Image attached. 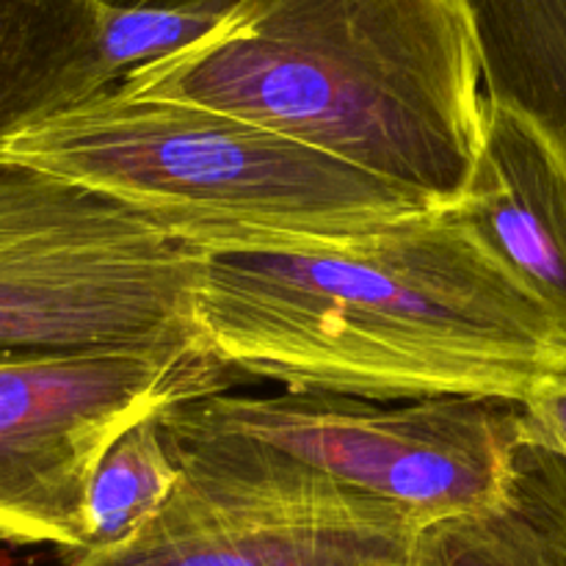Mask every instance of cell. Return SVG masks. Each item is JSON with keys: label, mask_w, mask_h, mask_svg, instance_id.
Masks as SVG:
<instances>
[{"label": "cell", "mask_w": 566, "mask_h": 566, "mask_svg": "<svg viewBox=\"0 0 566 566\" xmlns=\"http://www.w3.org/2000/svg\"><path fill=\"white\" fill-rule=\"evenodd\" d=\"M197 329L230 374L385 403H520L566 359L556 318L451 208L315 252L205 254Z\"/></svg>", "instance_id": "cell-1"}, {"label": "cell", "mask_w": 566, "mask_h": 566, "mask_svg": "<svg viewBox=\"0 0 566 566\" xmlns=\"http://www.w3.org/2000/svg\"><path fill=\"white\" fill-rule=\"evenodd\" d=\"M116 88L269 127L434 208L468 191L486 133L484 55L462 0H238Z\"/></svg>", "instance_id": "cell-2"}, {"label": "cell", "mask_w": 566, "mask_h": 566, "mask_svg": "<svg viewBox=\"0 0 566 566\" xmlns=\"http://www.w3.org/2000/svg\"><path fill=\"white\" fill-rule=\"evenodd\" d=\"M0 166L114 199L202 254L315 252L437 210L269 127L116 86L17 133Z\"/></svg>", "instance_id": "cell-3"}, {"label": "cell", "mask_w": 566, "mask_h": 566, "mask_svg": "<svg viewBox=\"0 0 566 566\" xmlns=\"http://www.w3.org/2000/svg\"><path fill=\"white\" fill-rule=\"evenodd\" d=\"M158 420L186 473L368 503L418 531L495 503L528 437L520 403L497 398L221 390L171 403Z\"/></svg>", "instance_id": "cell-4"}, {"label": "cell", "mask_w": 566, "mask_h": 566, "mask_svg": "<svg viewBox=\"0 0 566 566\" xmlns=\"http://www.w3.org/2000/svg\"><path fill=\"white\" fill-rule=\"evenodd\" d=\"M202 258L114 199L0 166V357L205 352Z\"/></svg>", "instance_id": "cell-5"}, {"label": "cell", "mask_w": 566, "mask_h": 566, "mask_svg": "<svg viewBox=\"0 0 566 566\" xmlns=\"http://www.w3.org/2000/svg\"><path fill=\"white\" fill-rule=\"evenodd\" d=\"M230 370L188 348L0 357V545L88 547V486L130 426L230 387Z\"/></svg>", "instance_id": "cell-6"}, {"label": "cell", "mask_w": 566, "mask_h": 566, "mask_svg": "<svg viewBox=\"0 0 566 566\" xmlns=\"http://www.w3.org/2000/svg\"><path fill=\"white\" fill-rule=\"evenodd\" d=\"M418 534L368 503L182 470L175 495L138 534L61 566H412Z\"/></svg>", "instance_id": "cell-7"}, {"label": "cell", "mask_w": 566, "mask_h": 566, "mask_svg": "<svg viewBox=\"0 0 566 566\" xmlns=\"http://www.w3.org/2000/svg\"><path fill=\"white\" fill-rule=\"evenodd\" d=\"M457 219L545 304L566 335V147L531 111L486 92V133Z\"/></svg>", "instance_id": "cell-8"}, {"label": "cell", "mask_w": 566, "mask_h": 566, "mask_svg": "<svg viewBox=\"0 0 566 566\" xmlns=\"http://www.w3.org/2000/svg\"><path fill=\"white\" fill-rule=\"evenodd\" d=\"M103 0H0V153L25 127L105 92Z\"/></svg>", "instance_id": "cell-9"}, {"label": "cell", "mask_w": 566, "mask_h": 566, "mask_svg": "<svg viewBox=\"0 0 566 566\" xmlns=\"http://www.w3.org/2000/svg\"><path fill=\"white\" fill-rule=\"evenodd\" d=\"M412 566H566V462L525 437L506 490L418 534Z\"/></svg>", "instance_id": "cell-10"}, {"label": "cell", "mask_w": 566, "mask_h": 566, "mask_svg": "<svg viewBox=\"0 0 566 566\" xmlns=\"http://www.w3.org/2000/svg\"><path fill=\"white\" fill-rule=\"evenodd\" d=\"M484 55L486 92L539 116L566 147V0H462Z\"/></svg>", "instance_id": "cell-11"}, {"label": "cell", "mask_w": 566, "mask_h": 566, "mask_svg": "<svg viewBox=\"0 0 566 566\" xmlns=\"http://www.w3.org/2000/svg\"><path fill=\"white\" fill-rule=\"evenodd\" d=\"M158 415L130 426L99 459L88 486L86 551L130 539L175 495L182 470L166 446Z\"/></svg>", "instance_id": "cell-12"}, {"label": "cell", "mask_w": 566, "mask_h": 566, "mask_svg": "<svg viewBox=\"0 0 566 566\" xmlns=\"http://www.w3.org/2000/svg\"><path fill=\"white\" fill-rule=\"evenodd\" d=\"M531 440L566 462V359L520 401Z\"/></svg>", "instance_id": "cell-13"}, {"label": "cell", "mask_w": 566, "mask_h": 566, "mask_svg": "<svg viewBox=\"0 0 566 566\" xmlns=\"http://www.w3.org/2000/svg\"><path fill=\"white\" fill-rule=\"evenodd\" d=\"M111 11H138V14L202 17L219 22L238 0H103Z\"/></svg>", "instance_id": "cell-14"}]
</instances>
